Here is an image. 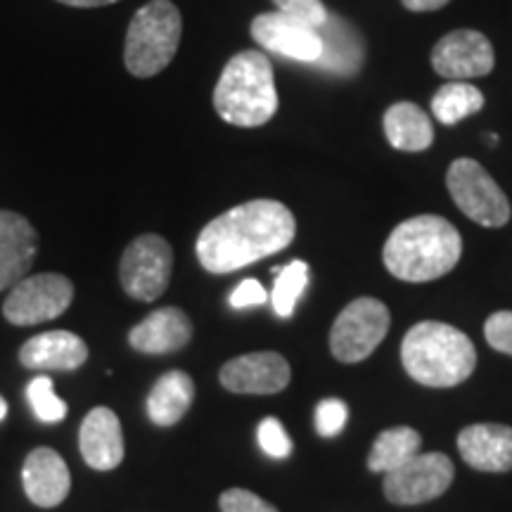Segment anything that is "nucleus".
Listing matches in <instances>:
<instances>
[{
    "label": "nucleus",
    "instance_id": "1",
    "mask_svg": "<svg viewBox=\"0 0 512 512\" xmlns=\"http://www.w3.org/2000/svg\"><path fill=\"white\" fill-rule=\"evenodd\" d=\"M297 235V221L283 202L252 200L228 209L202 228L195 252L204 271L226 275L283 252Z\"/></svg>",
    "mask_w": 512,
    "mask_h": 512
},
{
    "label": "nucleus",
    "instance_id": "2",
    "mask_svg": "<svg viewBox=\"0 0 512 512\" xmlns=\"http://www.w3.org/2000/svg\"><path fill=\"white\" fill-rule=\"evenodd\" d=\"M463 254V240L451 221L434 214L399 223L384 242L387 271L403 283H430L451 273Z\"/></svg>",
    "mask_w": 512,
    "mask_h": 512
},
{
    "label": "nucleus",
    "instance_id": "3",
    "mask_svg": "<svg viewBox=\"0 0 512 512\" xmlns=\"http://www.w3.org/2000/svg\"><path fill=\"white\" fill-rule=\"evenodd\" d=\"M401 363L418 384L448 389L475 373L477 349L463 330L439 320H422L403 337Z\"/></svg>",
    "mask_w": 512,
    "mask_h": 512
},
{
    "label": "nucleus",
    "instance_id": "4",
    "mask_svg": "<svg viewBox=\"0 0 512 512\" xmlns=\"http://www.w3.org/2000/svg\"><path fill=\"white\" fill-rule=\"evenodd\" d=\"M214 107L233 126H264L278 112L273 64L259 50L238 53L223 67L214 88Z\"/></svg>",
    "mask_w": 512,
    "mask_h": 512
},
{
    "label": "nucleus",
    "instance_id": "5",
    "mask_svg": "<svg viewBox=\"0 0 512 512\" xmlns=\"http://www.w3.org/2000/svg\"><path fill=\"white\" fill-rule=\"evenodd\" d=\"M183 36L181 10L171 0H152L133 15L126 31L124 64L136 79L162 74L178 53Z\"/></svg>",
    "mask_w": 512,
    "mask_h": 512
},
{
    "label": "nucleus",
    "instance_id": "6",
    "mask_svg": "<svg viewBox=\"0 0 512 512\" xmlns=\"http://www.w3.org/2000/svg\"><path fill=\"white\" fill-rule=\"evenodd\" d=\"M446 185L456 207L484 228H501L510 219V202L498 183L475 159H456L448 166Z\"/></svg>",
    "mask_w": 512,
    "mask_h": 512
},
{
    "label": "nucleus",
    "instance_id": "7",
    "mask_svg": "<svg viewBox=\"0 0 512 512\" xmlns=\"http://www.w3.org/2000/svg\"><path fill=\"white\" fill-rule=\"evenodd\" d=\"M389 309L380 299L358 297L335 318L330 330V351L342 363H361L387 337Z\"/></svg>",
    "mask_w": 512,
    "mask_h": 512
},
{
    "label": "nucleus",
    "instance_id": "8",
    "mask_svg": "<svg viewBox=\"0 0 512 512\" xmlns=\"http://www.w3.org/2000/svg\"><path fill=\"white\" fill-rule=\"evenodd\" d=\"M171 271H174V249L162 235L145 233L124 249L119 280L131 299L155 302L169 287Z\"/></svg>",
    "mask_w": 512,
    "mask_h": 512
},
{
    "label": "nucleus",
    "instance_id": "9",
    "mask_svg": "<svg viewBox=\"0 0 512 512\" xmlns=\"http://www.w3.org/2000/svg\"><path fill=\"white\" fill-rule=\"evenodd\" d=\"M72 302L74 285L67 275L38 273L10 287V294L3 302V316L8 323L27 328L60 318Z\"/></svg>",
    "mask_w": 512,
    "mask_h": 512
},
{
    "label": "nucleus",
    "instance_id": "10",
    "mask_svg": "<svg viewBox=\"0 0 512 512\" xmlns=\"http://www.w3.org/2000/svg\"><path fill=\"white\" fill-rule=\"evenodd\" d=\"M456 470L446 453H418L384 475V496L394 505H420L446 494Z\"/></svg>",
    "mask_w": 512,
    "mask_h": 512
},
{
    "label": "nucleus",
    "instance_id": "11",
    "mask_svg": "<svg viewBox=\"0 0 512 512\" xmlns=\"http://www.w3.org/2000/svg\"><path fill=\"white\" fill-rule=\"evenodd\" d=\"M494 64V48H491L489 38L479 31H451L432 50L434 72L444 79H477V76L491 74Z\"/></svg>",
    "mask_w": 512,
    "mask_h": 512
},
{
    "label": "nucleus",
    "instance_id": "12",
    "mask_svg": "<svg viewBox=\"0 0 512 512\" xmlns=\"http://www.w3.org/2000/svg\"><path fill=\"white\" fill-rule=\"evenodd\" d=\"M219 380L233 394H278L290 384L292 370L285 356L275 351H256L230 358Z\"/></svg>",
    "mask_w": 512,
    "mask_h": 512
},
{
    "label": "nucleus",
    "instance_id": "13",
    "mask_svg": "<svg viewBox=\"0 0 512 512\" xmlns=\"http://www.w3.org/2000/svg\"><path fill=\"white\" fill-rule=\"evenodd\" d=\"M252 38L268 53L290 57L297 62L313 64L323 53L318 29L306 27L283 12H264V15L254 17Z\"/></svg>",
    "mask_w": 512,
    "mask_h": 512
},
{
    "label": "nucleus",
    "instance_id": "14",
    "mask_svg": "<svg viewBox=\"0 0 512 512\" xmlns=\"http://www.w3.org/2000/svg\"><path fill=\"white\" fill-rule=\"evenodd\" d=\"M36 254V228L17 211L0 209V292L27 278Z\"/></svg>",
    "mask_w": 512,
    "mask_h": 512
},
{
    "label": "nucleus",
    "instance_id": "15",
    "mask_svg": "<svg viewBox=\"0 0 512 512\" xmlns=\"http://www.w3.org/2000/svg\"><path fill=\"white\" fill-rule=\"evenodd\" d=\"M79 448L86 465L93 470H117L124 460V430H121L117 413L105 406L93 408L81 422Z\"/></svg>",
    "mask_w": 512,
    "mask_h": 512
},
{
    "label": "nucleus",
    "instance_id": "16",
    "mask_svg": "<svg viewBox=\"0 0 512 512\" xmlns=\"http://www.w3.org/2000/svg\"><path fill=\"white\" fill-rule=\"evenodd\" d=\"M22 484L27 498L38 508H57L72 489V475L60 453L53 448H34L24 460Z\"/></svg>",
    "mask_w": 512,
    "mask_h": 512
},
{
    "label": "nucleus",
    "instance_id": "17",
    "mask_svg": "<svg viewBox=\"0 0 512 512\" xmlns=\"http://www.w3.org/2000/svg\"><path fill=\"white\" fill-rule=\"evenodd\" d=\"M458 451L479 472L512 470V427L496 422H479L458 434Z\"/></svg>",
    "mask_w": 512,
    "mask_h": 512
},
{
    "label": "nucleus",
    "instance_id": "18",
    "mask_svg": "<svg viewBox=\"0 0 512 512\" xmlns=\"http://www.w3.org/2000/svg\"><path fill=\"white\" fill-rule=\"evenodd\" d=\"M192 339V323L188 313L178 306H164L152 311L143 323L128 332V342L140 354H174Z\"/></svg>",
    "mask_w": 512,
    "mask_h": 512
},
{
    "label": "nucleus",
    "instance_id": "19",
    "mask_svg": "<svg viewBox=\"0 0 512 512\" xmlns=\"http://www.w3.org/2000/svg\"><path fill=\"white\" fill-rule=\"evenodd\" d=\"M88 361V344L67 330H50L31 337L19 349V363L29 370H76Z\"/></svg>",
    "mask_w": 512,
    "mask_h": 512
},
{
    "label": "nucleus",
    "instance_id": "20",
    "mask_svg": "<svg viewBox=\"0 0 512 512\" xmlns=\"http://www.w3.org/2000/svg\"><path fill=\"white\" fill-rule=\"evenodd\" d=\"M318 34L320 41H323V53L313 64L339 76H351L361 69L366 48H363L358 31L351 27L347 19L328 17V22L318 29Z\"/></svg>",
    "mask_w": 512,
    "mask_h": 512
},
{
    "label": "nucleus",
    "instance_id": "21",
    "mask_svg": "<svg viewBox=\"0 0 512 512\" xmlns=\"http://www.w3.org/2000/svg\"><path fill=\"white\" fill-rule=\"evenodd\" d=\"M195 399V382L183 370H169L155 382L147 396V415L157 427H171L183 420Z\"/></svg>",
    "mask_w": 512,
    "mask_h": 512
},
{
    "label": "nucleus",
    "instance_id": "22",
    "mask_svg": "<svg viewBox=\"0 0 512 512\" xmlns=\"http://www.w3.org/2000/svg\"><path fill=\"white\" fill-rule=\"evenodd\" d=\"M384 133L389 145L403 152H422L434 140L430 117L413 102H396L389 107L384 114Z\"/></svg>",
    "mask_w": 512,
    "mask_h": 512
},
{
    "label": "nucleus",
    "instance_id": "23",
    "mask_svg": "<svg viewBox=\"0 0 512 512\" xmlns=\"http://www.w3.org/2000/svg\"><path fill=\"white\" fill-rule=\"evenodd\" d=\"M422 446L420 432L413 427H389L377 434L373 448L368 453V470L377 475H387L413 456H418Z\"/></svg>",
    "mask_w": 512,
    "mask_h": 512
},
{
    "label": "nucleus",
    "instance_id": "24",
    "mask_svg": "<svg viewBox=\"0 0 512 512\" xmlns=\"http://www.w3.org/2000/svg\"><path fill=\"white\" fill-rule=\"evenodd\" d=\"M484 107V95L479 88L470 86L465 81H453L441 86L432 98V112L441 124L453 126L463 121L470 114L479 112Z\"/></svg>",
    "mask_w": 512,
    "mask_h": 512
},
{
    "label": "nucleus",
    "instance_id": "25",
    "mask_svg": "<svg viewBox=\"0 0 512 512\" xmlns=\"http://www.w3.org/2000/svg\"><path fill=\"white\" fill-rule=\"evenodd\" d=\"M306 285H309V264L306 261H292L283 271H278V280H275L271 292L273 311L280 318H292Z\"/></svg>",
    "mask_w": 512,
    "mask_h": 512
},
{
    "label": "nucleus",
    "instance_id": "26",
    "mask_svg": "<svg viewBox=\"0 0 512 512\" xmlns=\"http://www.w3.org/2000/svg\"><path fill=\"white\" fill-rule=\"evenodd\" d=\"M27 399L38 420L55 425V422H62L67 418V403L55 394L53 380L48 375H38L36 380L29 382Z\"/></svg>",
    "mask_w": 512,
    "mask_h": 512
},
{
    "label": "nucleus",
    "instance_id": "27",
    "mask_svg": "<svg viewBox=\"0 0 512 512\" xmlns=\"http://www.w3.org/2000/svg\"><path fill=\"white\" fill-rule=\"evenodd\" d=\"M256 437H259L261 451L268 453L271 458H287L292 453V439L290 434L285 432L283 422L278 418L261 420L259 430H256Z\"/></svg>",
    "mask_w": 512,
    "mask_h": 512
},
{
    "label": "nucleus",
    "instance_id": "28",
    "mask_svg": "<svg viewBox=\"0 0 512 512\" xmlns=\"http://www.w3.org/2000/svg\"><path fill=\"white\" fill-rule=\"evenodd\" d=\"M273 3L278 12L297 19V22H302L311 29H320L330 17L320 0H273Z\"/></svg>",
    "mask_w": 512,
    "mask_h": 512
},
{
    "label": "nucleus",
    "instance_id": "29",
    "mask_svg": "<svg viewBox=\"0 0 512 512\" xmlns=\"http://www.w3.org/2000/svg\"><path fill=\"white\" fill-rule=\"evenodd\" d=\"M349 420V408L342 399H323L316 406V430L320 437H337Z\"/></svg>",
    "mask_w": 512,
    "mask_h": 512
},
{
    "label": "nucleus",
    "instance_id": "30",
    "mask_svg": "<svg viewBox=\"0 0 512 512\" xmlns=\"http://www.w3.org/2000/svg\"><path fill=\"white\" fill-rule=\"evenodd\" d=\"M484 337L491 349L512 356V311H498L486 318Z\"/></svg>",
    "mask_w": 512,
    "mask_h": 512
},
{
    "label": "nucleus",
    "instance_id": "31",
    "mask_svg": "<svg viewBox=\"0 0 512 512\" xmlns=\"http://www.w3.org/2000/svg\"><path fill=\"white\" fill-rule=\"evenodd\" d=\"M221 512H278L275 505L247 489H228L219 498Z\"/></svg>",
    "mask_w": 512,
    "mask_h": 512
},
{
    "label": "nucleus",
    "instance_id": "32",
    "mask_svg": "<svg viewBox=\"0 0 512 512\" xmlns=\"http://www.w3.org/2000/svg\"><path fill=\"white\" fill-rule=\"evenodd\" d=\"M266 299L268 294L264 290V285H261L259 280L249 278V280H242V283L230 292L228 302L233 309H252V306L266 304Z\"/></svg>",
    "mask_w": 512,
    "mask_h": 512
},
{
    "label": "nucleus",
    "instance_id": "33",
    "mask_svg": "<svg viewBox=\"0 0 512 512\" xmlns=\"http://www.w3.org/2000/svg\"><path fill=\"white\" fill-rule=\"evenodd\" d=\"M403 8L413 10V12H432L444 8V5L451 3V0H401Z\"/></svg>",
    "mask_w": 512,
    "mask_h": 512
},
{
    "label": "nucleus",
    "instance_id": "34",
    "mask_svg": "<svg viewBox=\"0 0 512 512\" xmlns=\"http://www.w3.org/2000/svg\"><path fill=\"white\" fill-rule=\"evenodd\" d=\"M57 3L69 5V8H105V5L119 3V0H57Z\"/></svg>",
    "mask_w": 512,
    "mask_h": 512
},
{
    "label": "nucleus",
    "instance_id": "35",
    "mask_svg": "<svg viewBox=\"0 0 512 512\" xmlns=\"http://www.w3.org/2000/svg\"><path fill=\"white\" fill-rule=\"evenodd\" d=\"M5 415H8V403H5L3 396H0V422L5 420Z\"/></svg>",
    "mask_w": 512,
    "mask_h": 512
}]
</instances>
